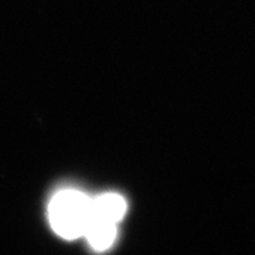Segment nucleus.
<instances>
[{"mask_svg": "<svg viewBox=\"0 0 255 255\" xmlns=\"http://www.w3.org/2000/svg\"><path fill=\"white\" fill-rule=\"evenodd\" d=\"M127 213V201L115 193H107L91 199V217L118 224Z\"/></svg>", "mask_w": 255, "mask_h": 255, "instance_id": "nucleus-2", "label": "nucleus"}, {"mask_svg": "<svg viewBox=\"0 0 255 255\" xmlns=\"http://www.w3.org/2000/svg\"><path fill=\"white\" fill-rule=\"evenodd\" d=\"M50 224L67 240L84 236L91 220V199L78 190H63L51 199L48 207Z\"/></svg>", "mask_w": 255, "mask_h": 255, "instance_id": "nucleus-1", "label": "nucleus"}, {"mask_svg": "<svg viewBox=\"0 0 255 255\" xmlns=\"http://www.w3.org/2000/svg\"><path fill=\"white\" fill-rule=\"evenodd\" d=\"M84 236L94 250L105 251L114 244L117 238V224L91 217Z\"/></svg>", "mask_w": 255, "mask_h": 255, "instance_id": "nucleus-3", "label": "nucleus"}]
</instances>
